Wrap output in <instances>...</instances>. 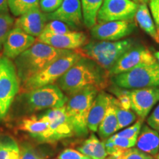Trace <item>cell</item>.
<instances>
[{"label": "cell", "mask_w": 159, "mask_h": 159, "mask_svg": "<svg viewBox=\"0 0 159 159\" xmlns=\"http://www.w3.org/2000/svg\"><path fill=\"white\" fill-rule=\"evenodd\" d=\"M135 19L140 28L159 43V32L147 4H139Z\"/></svg>", "instance_id": "cell-21"}, {"label": "cell", "mask_w": 159, "mask_h": 159, "mask_svg": "<svg viewBox=\"0 0 159 159\" xmlns=\"http://www.w3.org/2000/svg\"><path fill=\"white\" fill-rule=\"evenodd\" d=\"M71 51L72 50L56 49L35 41L34 44L13 60L20 85Z\"/></svg>", "instance_id": "cell-2"}, {"label": "cell", "mask_w": 159, "mask_h": 159, "mask_svg": "<svg viewBox=\"0 0 159 159\" xmlns=\"http://www.w3.org/2000/svg\"><path fill=\"white\" fill-rule=\"evenodd\" d=\"M57 159H93L85 156L80 151L74 149H65L57 156Z\"/></svg>", "instance_id": "cell-36"}, {"label": "cell", "mask_w": 159, "mask_h": 159, "mask_svg": "<svg viewBox=\"0 0 159 159\" xmlns=\"http://www.w3.org/2000/svg\"><path fill=\"white\" fill-rule=\"evenodd\" d=\"M148 124L159 134V103L148 119Z\"/></svg>", "instance_id": "cell-37"}, {"label": "cell", "mask_w": 159, "mask_h": 159, "mask_svg": "<svg viewBox=\"0 0 159 159\" xmlns=\"http://www.w3.org/2000/svg\"><path fill=\"white\" fill-rule=\"evenodd\" d=\"M108 71L87 57H81L57 82L59 87L66 96H71L86 88L102 91L109 85Z\"/></svg>", "instance_id": "cell-1"}, {"label": "cell", "mask_w": 159, "mask_h": 159, "mask_svg": "<svg viewBox=\"0 0 159 159\" xmlns=\"http://www.w3.org/2000/svg\"><path fill=\"white\" fill-rule=\"evenodd\" d=\"M149 7L159 32V0H149Z\"/></svg>", "instance_id": "cell-38"}, {"label": "cell", "mask_w": 159, "mask_h": 159, "mask_svg": "<svg viewBox=\"0 0 159 159\" xmlns=\"http://www.w3.org/2000/svg\"><path fill=\"white\" fill-rule=\"evenodd\" d=\"M97 89L86 88L68 98L66 113L76 136H84L89 134L88 116L95 97L99 93Z\"/></svg>", "instance_id": "cell-5"}, {"label": "cell", "mask_w": 159, "mask_h": 159, "mask_svg": "<svg viewBox=\"0 0 159 159\" xmlns=\"http://www.w3.org/2000/svg\"><path fill=\"white\" fill-rule=\"evenodd\" d=\"M103 1L104 0H80L83 24L87 28L91 29L97 25V14Z\"/></svg>", "instance_id": "cell-24"}, {"label": "cell", "mask_w": 159, "mask_h": 159, "mask_svg": "<svg viewBox=\"0 0 159 159\" xmlns=\"http://www.w3.org/2000/svg\"><path fill=\"white\" fill-rule=\"evenodd\" d=\"M139 4L132 0H104L97 14V23L115 21H132Z\"/></svg>", "instance_id": "cell-9"}, {"label": "cell", "mask_w": 159, "mask_h": 159, "mask_svg": "<svg viewBox=\"0 0 159 159\" xmlns=\"http://www.w3.org/2000/svg\"><path fill=\"white\" fill-rule=\"evenodd\" d=\"M41 116L49 123V142H57L75 135L66 113L65 106L48 109Z\"/></svg>", "instance_id": "cell-12"}, {"label": "cell", "mask_w": 159, "mask_h": 159, "mask_svg": "<svg viewBox=\"0 0 159 159\" xmlns=\"http://www.w3.org/2000/svg\"><path fill=\"white\" fill-rule=\"evenodd\" d=\"M106 159H154L150 155L142 152L137 148H130L114 156H108Z\"/></svg>", "instance_id": "cell-30"}, {"label": "cell", "mask_w": 159, "mask_h": 159, "mask_svg": "<svg viewBox=\"0 0 159 159\" xmlns=\"http://www.w3.org/2000/svg\"><path fill=\"white\" fill-rule=\"evenodd\" d=\"M48 20H58L76 28L83 23L80 0H63L56 11L47 13Z\"/></svg>", "instance_id": "cell-16"}, {"label": "cell", "mask_w": 159, "mask_h": 159, "mask_svg": "<svg viewBox=\"0 0 159 159\" xmlns=\"http://www.w3.org/2000/svg\"><path fill=\"white\" fill-rule=\"evenodd\" d=\"M109 141L112 142L116 146L122 150H128L136 146L137 139H128L126 137L119 136L114 134L109 137Z\"/></svg>", "instance_id": "cell-31"}, {"label": "cell", "mask_w": 159, "mask_h": 159, "mask_svg": "<svg viewBox=\"0 0 159 159\" xmlns=\"http://www.w3.org/2000/svg\"><path fill=\"white\" fill-rule=\"evenodd\" d=\"M68 97L57 86L50 84L33 90L20 93L16 97L15 106L21 114H30L44 109L61 108L65 106Z\"/></svg>", "instance_id": "cell-3"}, {"label": "cell", "mask_w": 159, "mask_h": 159, "mask_svg": "<svg viewBox=\"0 0 159 159\" xmlns=\"http://www.w3.org/2000/svg\"><path fill=\"white\" fill-rule=\"evenodd\" d=\"M156 158L157 159H159V152H158V154L156 156Z\"/></svg>", "instance_id": "cell-42"}, {"label": "cell", "mask_w": 159, "mask_h": 159, "mask_svg": "<svg viewBox=\"0 0 159 159\" xmlns=\"http://www.w3.org/2000/svg\"><path fill=\"white\" fill-rule=\"evenodd\" d=\"M63 0H40V8L45 13H51L61 5Z\"/></svg>", "instance_id": "cell-35"}, {"label": "cell", "mask_w": 159, "mask_h": 159, "mask_svg": "<svg viewBox=\"0 0 159 159\" xmlns=\"http://www.w3.org/2000/svg\"><path fill=\"white\" fill-rule=\"evenodd\" d=\"M36 41L48 44L56 49L75 50L89 42L88 37L83 32L70 31L69 33L55 35L41 34Z\"/></svg>", "instance_id": "cell-13"}, {"label": "cell", "mask_w": 159, "mask_h": 159, "mask_svg": "<svg viewBox=\"0 0 159 159\" xmlns=\"http://www.w3.org/2000/svg\"><path fill=\"white\" fill-rule=\"evenodd\" d=\"M132 1L135 2L137 4H147L149 2V0H132Z\"/></svg>", "instance_id": "cell-40"}, {"label": "cell", "mask_w": 159, "mask_h": 159, "mask_svg": "<svg viewBox=\"0 0 159 159\" xmlns=\"http://www.w3.org/2000/svg\"><path fill=\"white\" fill-rule=\"evenodd\" d=\"M20 80L13 62L0 56V121L8 114L20 91Z\"/></svg>", "instance_id": "cell-7"}, {"label": "cell", "mask_w": 159, "mask_h": 159, "mask_svg": "<svg viewBox=\"0 0 159 159\" xmlns=\"http://www.w3.org/2000/svg\"><path fill=\"white\" fill-rule=\"evenodd\" d=\"M80 57L74 50L59 57L20 85V93L54 84Z\"/></svg>", "instance_id": "cell-6"}, {"label": "cell", "mask_w": 159, "mask_h": 159, "mask_svg": "<svg viewBox=\"0 0 159 159\" xmlns=\"http://www.w3.org/2000/svg\"><path fill=\"white\" fill-rule=\"evenodd\" d=\"M20 159H43V156L32 145L25 144L20 148Z\"/></svg>", "instance_id": "cell-34"}, {"label": "cell", "mask_w": 159, "mask_h": 159, "mask_svg": "<svg viewBox=\"0 0 159 159\" xmlns=\"http://www.w3.org/2000/svg\"><path fill=\"white\" fill-rule=\"evenodd\" d=\"M154 56H155V57H156L157 61H158V63H159V51L156 52L154 53Z\"/></svg>", "instance_id": "cell-41"}, {"label": "cell", "mask_w": 159, "mask_h": 159, "mask_svg": "<svg viewBox=\"0 0 159 159\" xmlns=\"http://www.w3.org/2000/svg\"><path fill=\"white\" fill-rule=\"evenodd\" d=\"M47 20V13L39 7L18 17L14 21V27H19L27 34L38 38L42 33Z\"/></svg>", "instance_id": "cell-17"}, {"label": "cell", "mask_w": 159, "mask_h": 159, "mask_svg": "<svg viewBox=\"0 0 159 159\" xmlns=\"http://www.w3.org/2000/svg\"><path fill=\"white\" fill-rule=\"evenodd\" d=\"M116 94V99L117 104L121 108L126 109V110H131V101L130 97V90L125 89H116L114 91Z\"/></svg>", "instance_id": "cell-33"}, {"label": "cell", "mask_w": 159, "mask_h": 159, "mask_svg": "<svg viewBox=\"0 0 159 159\" xmlns=\"http://www.w3.org/2000/svg\"><path fill=\"white\" fill-rule=\"evenodd\" d=\"M136 25L129 21H115L98 23L91 28V35L99 41H116L131 34Z\"/></svg>", "instance_id": "cell-11"}, {"label": "cell", "mask_w": 159, "mask_h": 159, "mask_svg": "<svg viewBox=\"0 0 159 159\" xmlns=\"http://www.w3.org/2000/svg\"><path fill=\"white\" fill-rule=\"evenodd\" d=\"M39 2L40 0H8V8L12 14L19 17L40 7Z\"/></svg>", "instance_id": "cell-26"}, {"label": "cell", "mask_w": 159, "mask_h": 159, "mask_svg": "<svg viewBox=\"0 0 159 159\" xmlns=\"http://www.w3.org/2000/svg\"><path fill=\"white\" fill-rule=\"evenodd\" d=\"M8 0H0V13H8Z\"/></svg>", "instance_id": "cell-39"}, {"label": "cell", "mask_w": 159, "mask_h": 159, "mask_svg": "<svg viewBox=\"0 0 159 159\" xmlns=\"http://www.w3.org/2000/svg\"><path fill=\"white\" fill-rule=\"evenodd\" d=\"M154 55L146 47H134L127 51L119 58L116 64L109 71L111 76L127 72L131 69L144 64L156 62Z\"/></svg>", "instance_id": "cell-10"}, {"label": "cell", "mask_w": 159, "mask_h": 159, "mask_svg": "<svg viewBox=\"0 0 159 159\" xmlns=\"http://www.w3.org/2000/svg\"><path fill=\"white\" fill-rule=\"evenodd\" d=\"M77 150L93 159H106L108 157L105 142L99 140L94 134L85 139L82 145L78 147Z\"/></svg>", "instance_id": "cell-22"}, {"label": "cell", "mask_w": 159, "mask_h": 159, "mask_svg": "<svg viewBox=\"0 0 159 159\" xmlns=\"http://www.w3.org/2000/svg\"><path fill=\"white\" fill-rule=\"evenodd\" d=\"M136 145L137 149L144 153L156 156L159 152V134L150 126L143 125Z\"/></svg>", "instance_id": "cell-20"}, {"label": "cell", "mask_w": 159, "mask_h": 159, "mask_svg": "<svg viewBox=\"0 0 159 159\" xmlns=\"http://www.w3.org/2000/svg\"><path fill=\"white\" fill-rule=\"evenodd\" d=\"M113 77L117 86L128 90L159 87V63L156 61L139 66Z\"/></svg>", "instance_id": "cell-8"}, {"label": "cell", "mask_w": 159, "mask_h": 159, "mask_svg": "<svg viewBox=\"0 0 159 159\" xmlns=\"http://www.w3.org/2000/svg\"><path fill=\"white\" fill-rule=\"evenodd\" d=\"M71 31V27L63 21L58 20H51L47 23L41 34L55 35L69 33Z\"/></svg>", "instance_id": "cell-29"}, {"label": "cell", "mask_w": 159, "mask_h": 159, "mask_svg": "<svg viewBox=\"0 0 159 159\" xmlns=\"http://www.w3.org/2000/svg\"><path fill=\"white\" fill-rule=\"evenodd\" d=\"M0 159H20V148L12 137H0Z\"/></svg>", "instance_id": "cell-25"}, {"label": "cell", "mask_w": 159, "mask_h": 159, "mask_svg": "<svg viewBox=\"0 0 159 159\" xmlns=\"http://www.w3.org/2000/svg\"><path fill=\"white\" fill-rule=\"evenodd\" d=\"M114 97H113L112 102H111L110 106L108 107L104 118L102 119L98 130H97L99 136L103 140L108 139L117 131L118 120H117L116 110H115L114 104Z\"/></svg>", "instance_id": "cell-23"}, {"label": "cell", "mask_w": 159, "mask_h": 159, "mask_svg": "<svg viewBox=\"0 0 159 159\" xmlns=\"http://www.w3.org/2000/svg\"><path fill=\"white\" fill-rule=\"evenodd\" d=\"M143 120L144 119H141L136 121V122L129 128L125 129L124 130H121L116 134V135L119 136L126 137L128 139H137L139 134H140L141 129L143 124Z\"/></svg>", "instance_id": "cell-32"}, {"label": "cell", "mask_w": 159, "mask_h": 159, "mask_svg": "<svg viewBox=\"0 0 159 159\" xmlns=\"http://www.w3.org/2000/svg\"><path fill=\"white\" fill-rule=\"evenodd\" d=\"M130 97L131 109L144 119L159 102V87L130 90Z\"/></svg>", "instance_id": "cell-14"}, {"label": "cell", "mask_w": 159, "mask_h": 159, "mask_svg": "<svg viewBox=\"0 0 159 159\" xmlns=\"http://www.w3.org/2000/svg\"><path fill=\"white\" fill-rule=\"evenodd\" d=\"M19 128L39 142H49V123L41 116H33L23 119Z\"/></svg>", "instance_id": "cell-19"}, {"label": "cell", "mask_w": 159, "mask_h": 159, "mask_svg": "<svg viewBox=\"0 0 159 159\" xmlns=\"http://www.w3.org/2000/svg\"><path fill=\"white\" fill-rule=\"evenodd\" d=\"M15 20L9 13H0V52L7 35L14 26Z\"/></svg>", "instance_id": "cell-28"}, {"label": "cell", "mask_w": 159, "mask_h": 159, "mask_svg": "<svg viewBox=\"0 0 159 159\" xmlns=\"http://www.w3.org/2000/svg\"><path fill=\"white\" fill-rule=\"evenodd\" d=\"M35 41L36 39L35 37L13 26L3 44V55L11 60H14L34 44Z\"/></svg>", "instance_id": "cell-15"}, {"label": "cell", "mask_w": 159, "mask_h": 159, "mask_svg": "<svg viewBox=\"0 0 159 159\" xmlns=\"http://www.w3.org/2000/svg\"><path fill=\"white\" fill-rule=\"evenodd\" d=\"M113 97H114L107 94L105 91H99L89 111L87 121L89 130L93 133L97 132L99 125L112 102Z\"/></svg>", "instance_id": "cell-18"}, {"label": "cell", "mask_w": 159, "mask_h": 159, "mask_svg": "<svg viewBox=\"0 0 159 159\" xmlns=\"http://www.w3.org/2000/svg\"><path fill=\"white\" fill-rule=\"evenodd\" d=\"M114 104L116 110L117 120H118V127L117 130H122V128L128 126L137 119V114L132 110H126L121 108L117 104L116 98H114Z\"/></svg>", "instance_id": "cell-27"}, {"label": "cell", "mask_w": 159, "mask_h": 159, "mask_svg": "<svg viewBox=\"0 0 159 159\" xmlns=\"http://www.w3.org/2000/svg\"><path fill=\"white\" fill-rule=\"evenodd\" d=\"M134 47V42L131 39L116 41H96L88 42L74 51L81 57L92 60L109 72L119 58Z\"/></svg>", "instance_id": "cell-4"}]
</instances>
